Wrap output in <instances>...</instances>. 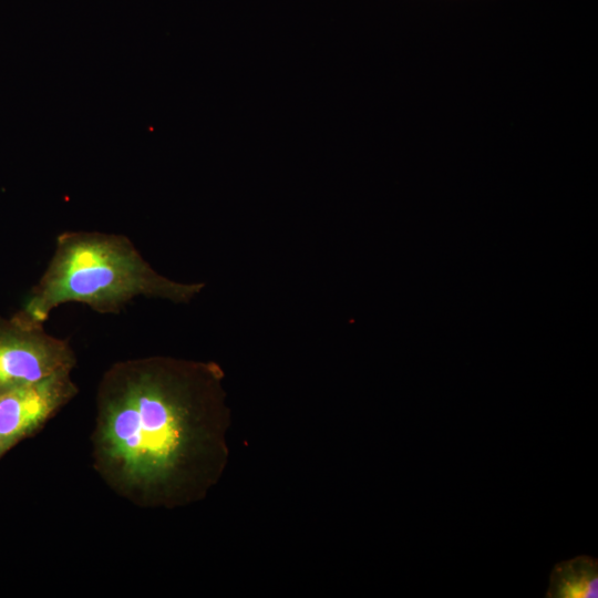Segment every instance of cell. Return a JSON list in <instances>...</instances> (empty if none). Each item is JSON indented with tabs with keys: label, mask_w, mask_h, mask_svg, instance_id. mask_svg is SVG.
Here are the masks:
<instances>
[{
	"label": "cell",
	"mask_w": 598,
	"mask_h": 598,
	"mask_svg": "<svg viewBox=\"0 0 598 598\" xmlns=\"http://www.w3.org/2000/svg\"><path fill=\"white\" fill-rule=\"evenodd\" d=\"M76 355L66 340L48 333L22 310L0 317V394L73 370Z\"/></svg>",
	"instance_id": "3"
},
{
	"label": "cell",
	"mask_w": 598,
	"mask_h": 598,
	"mask_svg": "<svg viewBox=\"0 0 598 598\" xmlns=\"http://www.w3.org/2000/svg\"><path fill=\"white\" fill-rule=\"evenodd\" d=\"M219 370L165 357L113 363L96 392L93 466L136 506L175 501L198 481L213 444Z\"/></svg>",
	"instance_id": "1"
},
{
	"label": "cell",
	"mask_w": 598,
	"mask_h": 598,
	"mask_svg": "<svg viewBox=\"0 0 598 598\" xmlns=\"http://www.w3.org/2000/svg\"><path fill=\"white\" fill-rule=\"evenodd\" d=\"M72 370L0 394V458L20 441L35 434L79 392Z\"/></svg>",
	"instance_id": "4"
},
{
	"label": "cell",
	"mask_w": 598,
	"mask_h": 598,
	"mask_svg": "<svg viewBox=\"0 0 598 598\" xmlns=\"http://www.w3.org/2000/svg\"><path fill=\"white\" fill-rule=\"evenodd\" d=\"M205 287L168 279L123 235L64 231L56 237L47 269L21 309L43 323L53 309L80 302L101 313H117L138 296L187 303Z\"/></svg>",
	"instance_id": "2"
},
{
	"label": "cell",
	"mask_w": 598,
	"mask_h": 598,
	"mask_svg": "<svg viewBox=\"0 0 598 598\" xmlns=\"http://www.w3.org/2000/svg\"><path fill=\"white\" fill-rule=\"evenodd\" d=\"M546 598H597L598 560L580 555L556 564L549 576Z\"/></svg>",
	"instance_id": "5"
}]
</instances>
